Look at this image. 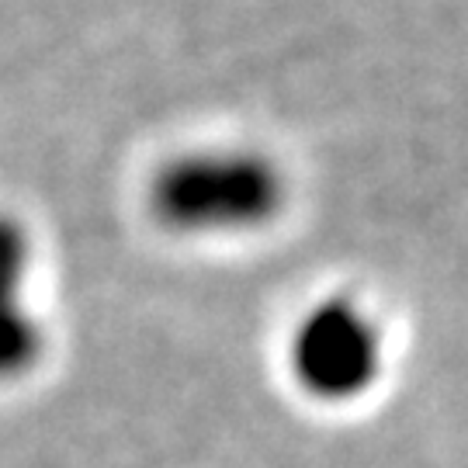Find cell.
Instances as JSON below:
<instances>
[{
    "instance_id": "1",
    "label": "cell",
    "mask_w": 468,
    "mask_h": 468,
    "mask_svg": "<svg viewBox=\"0 0 468 468\" xmlns=\"http://www.w3.org/2000/svg\"><path fill=\"white\" fill-rule=\"evenodd\" d=\"M153 222L185 239H233L274 226L288 208L284 167L253 146H205L170 156L146 187Z\"/></svg>"
},
{
    "instance_id": "3",
    "label": "cell",
    "mask_w": 468,
    "mask_h": 468,
    "mask_svg": "<svg viewBox=\"0 0 468 468\" xmlns=\"http://www.w3.org/2000/svg\"><path fill=\"white\" fill-rule=\"evenodd\" d=\"M32 271V233L0 212V382L28 375L46 351V330L28 299Z\"/></svg>"
},
{
    "instance_id": "2",
    "label": "cell",
    "mask_w": 468,
    "mask_h": 468,
    "mask_svg": "<svg viewBox=\"0 0 468 468\" xmlns=\"http://www.w3.org/2000/svg\"><path fill=\"white\" fill-rule=\"evenodd\" d=\"M388 344L378 316L354 295L305 305L284 336V368L305 399L351 406L382 382Z\"/></svg>"
}]
</instances>
